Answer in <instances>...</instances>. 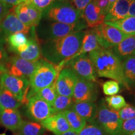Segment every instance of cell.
<instances>
[{
	"mask_svg": "<svg viewBox=\"0 0 135 135\" xmlns=\"http://www.w3.org/2000/svg\"><path fill=\"white\" fill-rule=\"evenodd\" d=\"M84 33L74 32L63 38L46 41L42 46V55L54 65L65 68L67 62L80 51Z\"/></svg>",
	"mask_w": 135,
	"mask_h": 135,
	"instance_id": "cell-1",
	"label": "cell"
},
{
	"mask_svg": "<svg viewBox=\"0 0 135 135\" xmlns=\"http://www.w3.org/2000/svg\"><path fill=\"white\" fill-rule=\"evenodd\" d=\"M88 58L98 77L114 80L129 89L124 78L121 60L111 49L99 48L88 54Z\"/></svg>",
	"mask_w": 135,
	"mask_h": 135,
	"instance_id": "cell-2",
	"label": "cell"
},
{
	"mask_svg": "<svg viewBox=\"0 0 135 135\" xmlns=\"http://www.w3.org/2000/svg\"><path fill=\"white\" fill-rule=\"evenodd\" d=\"M59 73L53 64L45 60H40L36 70L30 78V91L28 94V100L41 89L51 85L58 78Z\"/></svg>",
	"mask_w": 135,
	"mask_h": 135,
	"instance_id": "cell-3",
	"label": "cell"
},
{
	"mask_svg": "<svg viewBox=\"0 0 135 135\" xmlns=\"http://www.w3.org/2000/svg\"><path fill=\"white\" fill-rule=\"evenodd\" d=\"M46 20L55 22L73 25L83 20L82 13L68 2H61L51 5L45 11Z\"/></svg>",
	"mask_w": 135,
	"mask_h": 135,
	"instance_id": "cell-4",
	"label": "cell"
},
{
	"mask_svg": "<svg viewBox=\"0 0 135 135\" xmlns=\"http://www.w3.org/2000/svg\"><path fill=\"white\" fill-rule=\"evenodd\" d=\"M123 121L118 115V111L109 108L104 101L97 107L94 123L100 126L108 135H120Z\"/></svg>",
	"mask_w": 135,
	"mask_h": 135,
	"instance_id": "cell-5",
	"label": "cell"
},
{
	"mask_svg": "<svg viewBox=\"0 0 135 135\" xmlns=\"http://www.w3.org/2000/svg\"><path fill=\"white\" fill-rule=\"evenodd\" d=\"M0 83L22 103H27L29 93L30 82L27 78L17 77L4 71L0 74Z\"/></svg>",
	"mask_w": 135,
	"mask_h": 135,
	"instance_id": "cell-6",
	"label": "cell"
},
{
	"mask_svg": "<svg viewBox=\"0 0 135 135\" xmlns=\"http://www.w3.org/2000/svg\"><path fill=\"white\" fill-rule=\"evenodd\" d=\"M87 27L83 20L73 25L53 22L42 28L40 35L42 39L46 41L63 38L74 32L80 31Z\"/></svg>",
	"mask_w": 135,
	"mask_h": 135,
	"instance_id": "cell-7",
	"label": "cell"
},
{
	"mask_svg": "<svg viewBox=\"0 0 135 135\" xmlns=\"http://www.w3.org/2000/svg\"><path fill=\"white\" fill-rule=\"evenodd\" d=\"M40 63V60L32 62L24 60L18 56H15L8 60L4 68L5 71L9 75L17 77L30 78Z\"/></svg>",
	"mask_w": 135,
	"mask_h": 135,
	"instance_id": "cell-8",
	"label": "cell"
},
{
	"mask_svg": "<svg viewBox=\"0 0 135 135\" xmlns=\"http://www.w3.org/2000/svg\"><path fill=\"white\" fill-rule=\"evenodd\" d=\"M69 66L78 78L89 81L97 82V76L93 66L86 54L78 56L68 61L65 65V66Z\"/></svg>",
	"mask_w": 135,
	"mask_h": 135,
	"instance_id": "cell-9",
	"label": "cell"
},
{
	"mask_svg": "<svg viewBox=\"0 0 135 135\" xmlns=\"http://www.w3.org/2000/svg\"><path fill=\"white\" fill-rule=\"evenodd\" d=\"M94 30L98 36L99 44L102 48H113L128 37L120 30L104 23Z\"/></svg>",
	"mask_w": 135,
	"mask_h": 135,
	"instance_id": "cell-10",
	"label": "cell"
},
{
	"mask_svg": "<svg viewBox=\"0 0 135 135\" xmlns=\"http://www.w3.org/2000/svg\"><path fill=\"white\" fill-rule=\"evenodd\" d=\"M10 11H13L23 24L30 28L38 26L43 15V11L40 9L33 5L26 4L24 3H21L12 8Z\"/></svg>",
	"mask_w": 135,
	"mask_h": 135,
	"instance_id": "cell-11",
	"label": "cell"
},
{
	"mask_svg": "<svg viewBox=\"0 0 135 135\" xmlns=\"http://www.w3.org/2000/svg\"><path fill=\"white\" fill-rule=\"evenodd\" d=\"M27 111L32 119L40 122L56 114L51 104L36 96H33L28 99Z\"/></svg>",
	"mask_w": 135,
	"mask_h": 135,
	"instance_id": "cell-12",
	"label": "cell"
},
{
	"mask_svg": "<svg viewBox=\"0 0 135 135\" xmlns=\"http://www.w3.org/2000/svg\"><path fill=\"white\" fill-rule=\"evenodd\" d=\"M98 97V89L94 82L78 78L73 94L74 103L94 102Z\"/></svg>",
	"mask_w": 135,
	"mask_h": 135,
	"instance_id": "cell-13",
	"label": "cell"
},
{
	"mask_svg": "<svg viewBox=\"0 0 135 135\" xmlns=\"http://www.w3.org/2000/svg\"><path fill=\"white\" fill-rule=\"evenodd\" d=\"M30 28L23 24L13 11H9L0 21V36L7 38L10 35L17 33L26 35L29 33Z\"/></svg>",
	"mask_w": 135,
	"mask_h": 135,
	"instance_id": "cell-14",
	"label": "cell"
},
{
	"mask_svg": "<svg viewBox=\"0 0 135 135\" xmlns=\"http://www.w3.org/2000/svg\"><path fill=\"white\" fill-rule=\"evenodd\" d=\"M78 78L70 68H64L60 72L56 81V89L58 94L73 97Z\"/></svg>",
	"mask_w": 135,
	"mask_h": 135,
	"instance_id": "cell-15",
	"label": "cell"
},
{
	"mask_svg": "<svg viewBox=\"0 0 135 135\" xmlns=\"http://www.w3.org/2000/svg\"><path fill=\"white\" fill-rule=\"evenodd\" d=\"M41 125L56 135H61L71 130L66 119L61 112L53 114L43 121Z\"/></svg>",
	"mask_w": 135,
	"mask_h": 135,
	"instance_id": "cell-16",
	"label": "cell"
},
{
	"mask_svg": "<svg viewBox=\"0 0 135 135\" xmlns=\"http://www.w3.org/2000/svg\"><path fill=\"white\" fill-rule=\"evenodd\" d=\"M105 15L103 13L94 1H92L82 12V18L85 20L86 26L95 28L104 22Z\"/></svg>",
	"mask_w": 135,
	"mask_h": 135,
	"instance_id": "cell-17",
	"label": "cell"
},
{
	"mask_svg": "<svg viewBox=\"0 0 135 135\" xmlns=\"http://www.w3.org/2000/svg\"><path fill=\"white\" fill-rule=\"evenodd\" d=\"M131 2L130 0H116L109 6L104 18V22L118 21L128 16Z\"/></svg>",
	"mask_w": 135,
	"mask_h": 135,
	"instance_id": "cell-18",
	"label": "cell"
},
{
	"mask_svg": "<svg viewBox=\"0 0 135 135\" xmlns=\"http://www.w3.org/2000/svg\"><path fill=\"white\" fill-rule=\"evenodd\" d=\"M0 122L11 131L18 129L23 121L18 109H2L0 113Z\"/></svg>",
	"mask_w": 135,
	"mask_h": 135,
	"instance_id": "cell-19",
	"label": "cell"
},
{
	"mask_svg": "<svg viewBox=\"0 0 135 135\" xmlns=\"http://www.w3.org/2000/svg\"><path fill=\"white\" fill-rule=\"evenodd\" d=\"M99 48H102L99 44L98 36L94 28H93L92 30L85 31L82 40L80 50L71 59L75 58L78 56L90 53L93 51L97 50Z\"/></svg>",
	"mask_w": 135,
	"mask_h": 135,
	"instance_id": "cell-20",
	"label": "cell"
},
{
	"mask_svg": "<svg viewBox=\"0 0 135 135\" xmlns=\"http://www.w3.org/2000/svg\"><path fill=\"white\" fill-rule=\"evenodd\" d=\"M71 109L75 111L86 122L89 123L94 122L97 114V106L94 102L83 101L74 103Z\"/></svg>",
	"mask_w": 135,
	"mask_h": 135,
	"instance_id": "cell-21",
	"label": "cell"
},
{
	"mask_svg": "<svg viewBox=\"0 0 135 135\" xmlns=\"http://www.w3.org/2000/svg\"><path fill=\"white\" fill-rule=\"evenodd\" d=\"M113 51L121 59L135 55V36H128L116 46L111 48Z\"/></svg>",
	"mask_w": 135,
	"mask_h": 135,
	"instance_id": "cell-22",
	"label": "cell"
},
{
	"mask_svg": "<svg viewBox=\"0 0 135 135\" xmlns=\"http://www.w3.org/2000/svg\"><path fill=\"white\" fill-rule=\"evenodd\" d=\"M17 55L20 58L29 61L35 62L40 60L42 56L41 48L37 39L31 38L28 40V46L26 50Z\"/></svg>",
	"mask_w": 135,
	"mask_h": 135,
	"instance_id": "cell-23",
	"label": "cell"
},
{
	"mask_svg": "<svg viewBox=\"0 0 135 135\" xmlns=\"http://www.w3.org/2000/svg\"><path fill=\"white\" fill-rule=\"evenodd\" d=\"M104 23L117 28L128 36H135V16H127L118 21Z\"/></svg>",
	"mask_w": 135,
	"mask_h": 135,
	"instance_id": "cell-24",
	"label": "cell"
},
{
	"mask_svg": "<svg viewBox=\"0 0 135 135\" xmlns=\"http://www.w3.org/2000/svg\"><path fill=\"white\" fill-rule=\"evenodd\" d=\"M22 103L0 83V105L2 109H18Z\"/></svg>",
	"mask_w": 135,
	"mask_h": 135,
	"instance_id": "cell-25",
	"label": "cell"
},
{
	"mask_svg": "<svg viewBox=\"0 0 135 135\" xmlns=\"http://www.w3.org/2000/svg\"><path fill=\"white\" fill-rule=\"evenodd\" d=\"M68 123L71 130L78 134L86 125V121L71 109L61 112Z\"/></svg>",
	"mask_w": 135,
	"mask_h": 135,
	"instance_id": "cell-26",
	"label": "cell"
},
{
	"mask_svg": "<svg viewBox=\"0 0 135 135\" xmlns=\"http://www.w3.org/2000/svg\"><path fill=\"white\" fill-rule=\"evenodd\" d=\"M122 66L124 78L129 86L135 83V56H131L124 59Z\"/></svg>",
	"mask_w": 135,
	"mask_h": 135,
	"instance_id": "cell-27",
	"label": "cell"
},
{
	"mask_svg": "<svg viewBox=\"0 0 135 135\" xmlns=\"http://www.w3.org/2000/svg\"><path fill=\"white\" fill-rule=\"evenodd\" d=\"M18 130L17 135H41L43 127L38 123L23 121Z\"/></svg>",
	"mask_w": 135,
	"mask_h": 135,
	"instance_id": "cell-28",
	"label": "cell"
},
{
	"mask_svg": "<svg viewBox=\"0 0 135 135\" xmlns=\"http://www.w3.org/2000/svg\"><path fill=\"white\" fill-rule=\"evenodd\" d=\"M56 81L51 85L41 89V90L36 93L33 96H36L39 98L43 99L44 101H46L52 106L57 96L58 95L56 91Z\"/></svg>",
	"mask_w": 135,
	"mask_h": 135,
	"instance_id": "cell-29",
	"label": "cell"
},
{
	"mask_svg": "<svg viewBox=\"0 0 135 135\" xmlns=\"http://www.w3.org/2000/svg\"><path fill=\"white\" fill-rule=\"evenodd\" d=\"M73 104L74 101L72 97H65L58 94L52 104V107L55 113H58L63 112L67 109H70Z\"/></svg>",
	"mask_w": 135,
	"mask_h": 135,
	"instance_id": "cell-30",
	"label": "cell"
},
{
	"mask_svg": "<svg viewBox=\"0 0 135 135\" xmlns=\"http://www.w3.org/2000/svg\"><path fill=\"white\" fill-rule=\"evenodd\" d=\"M105 101L109 108L117 111L120 110L127 104L124 97L119 94L106 97Z\"/></svg>",
	"mask_w": 135,
	"mask_h": 135,
	"instance_id": "cell-31",
	"label": "cell"
},
{
	"mask_svg": "<svg viewBox=\"0 0 135 135\" xmlns=\"http://www.w3.org/2000/svg\"><path fill=\"white\" fill-rule=\"evenodd\" d=\"M7 41L11 48L14 49L15 51L17 48L28 43V40L25 34L23 33H17L8 36Z\"/></svg>",
	"mask_w": 135,
	"mask_h": 135,
	"instance_id": "cell-32",
	"label": "cell"
},
{
	"mask_svg": "<svg viewBox=\"0 0 135 135\" xmlns=\"http://www.w3.org/2000/svg\"><path fill=\"white\" fill-rule=\"evenodd\" d=\"M78 135H108L96 123H89L78 134Z\"/></svg>",
	"mask_w": 135,
	"mask_h": 135,
	"instance_id": "cell-33",
	"label": "cell"
},
{
	"mask_svg": "<svg viewBox=\"0 0 135 135\" xmlns=\"http://www.w3.org/2000/svg\"><path fill=\"white\" fill-rule=\"evenodd\" d=\"M120 91L119 83L114 80H109L103 84V91L107 96L115 95Z\"/></svg>",
	"mask_w": 135,
	"mask_h": 135,
	"instance_id": "cell-34",
	"label": "cell"
},
{
	"mask_svg": "<svg viewBox=\"0 0 135 135\" xmlns=\"http://www.w3.org/2000/svg\"><path fill=\"white\" fill-rule=\"evenodd\" d=\"M118 115L122 121L133 119L135 118V106L127 104L118 111Z\"/></svg>",
	"mask_w": 135,
	"mask_h": 135,
	"instance_id": "cell-35",
	"label": "cell"
},
{
	"mask_svg": "<svg viewBox=\"0 0 135 135\" xmlns=\"http://www.w3.org/2000/svg\"><path fill=\"white\" fill-rule=\"evenodd\" d=\"M135 131V118L122 122L120 135H130Z\"/></svg>",
	"mask_w": 135,
	"mask_h": 135,
	"instance_id": "cell-36",
	"label": "cell"
},
{
	"mask_svg": "<svg viewBox=\"0 0 135 135\" xmlns=\"http://www.w3.org/2000/svg\"><path fill=\"white\" fill-rule=\"evenodd\" d=\"M55 0H33L32 5L43 11L53 4Z\"/></svg>",
	"mask_w": 135,
	"mask_h": 135,
	"instance_id": "cell-37",
	"label": "cell"
},
{
	"mask_svg": "<svg viewBox=\"0 0 135 135\" xmlns=\"http://www.w3.org/2000/svg\"><path fill=\"white\" fill-rule=\"evenodd\" d=\"M93 0H71V4L76 9L82 13L85 8Z\"/></svg>",
	"mask_w": 135,
	"mask_h": 135,
	"instance_id": "cell-38",
	"label": "cell"
},
{
	"mask_svg": "<svg viewBox=\"0 0 135 135\" xmlns=\"http://www.w3.org/2000/svg\"><path fill=\"white\" fill-rule=\"evenodd\" d=\"M96 4L99 8L103 14L106 15L109 9V3L108 0H94Z\"/></svg>",
	"mask_w": 135,
	"mask_h": 135,
	"instance_id": "cell-39",
	"label": "cell"
},
{
	"mask_svg": "<svg viewBox=\"0 0 135 135\" xmlns=\"http://www.w3.org/2000/svg\"><path fill=\"white\" fill-rule=\"evenodd\" d=\"M9 12V8L0 0V21Z\"/></svg>",
	"mask_w": 135,
	"mask_h": 135,
	"instance_id": "cell-40",
	"label": "cell"
},
{
	"mask_svg": "<svg viewBox=\"0 0 135 135\" xmlns=\"http://www.w3.org/2000/svg\"><path fill=\"white\" fill-rule=\"evenodd\" d=\"M8 8H14L22 3V0H1Z\"/></svg>",
	"mask_w": 135,
	"mask_h": 135,
	"instance_id": "cell-41",
	"label": "cell"
},
{
	"mask_svg": "<svg viewBox=\"0 0 135 135\" xmlns=\"http://www.w3.org/2000/svg\"><path fill=\"white\" fill-rule=\"evenodd\" d=\"M128 16H135V0L131 1L129 5Z\"/></svg>",
	"mask_w": 135,
	"mask_h": 135,
	"instance_id": "cell-42",
	"label": "cell"
},
{
	"mask_svg": "<svg viewBox=\"0 0 135 135\" xmlns=\"http://www.w3.org/2000/svg\"><path fill=\"white\" fill-rule=\"evenodd\" d=\"M5 51L4 46H3V42L1 39H0V61L4 58Z\"/></svg>",
	"mask_w": 135,
	"mask_h": 135,
	"instance_id": "cell-43",
	"label": "cell"
},
{
	"mask_svg": "<svg viewBox=\"0 0 135 135\" xmlns=\"http://www.w3.org/2000/svg\"><path fill=\"white\" fill-rule=\"evenodd\" d=\"M61 135H78V134L77 133L74 132V131H73L71 130H70V131H67V132L63 133V134H61Z\"/></svg>",
	"mask_w": 135,
	"mask_h": 135,
	"instance_id": "cell-44",
	"label": "cell"
},
{
	"mask_svg": "<svg viewBox=\"0 0 135 135\" xmlns=\"http://www.w3.org/2000/svg\"><path fill=\"white\" fill-rule=\"evenodd\" d=\"M22 3H24L26 4H32L33 0H22Z\"/></svg>",
	"mask_w": 135,
	"mask_h": 135,
	"instance_id": "cell-45",
	"label": "cell"
},
{
	"mask_svg": "<svg viewBox=\"0 0 135 135\" xmlns=\"http://www.w3.org/2000/svg\"><path fill=\"white\" fill-rule=\"evenodd\" d=\"M108 3H109V6H110L112 4H113L116 0H108Z\"/></svg>",
	"mask_w": 135,
	"mask_h": 135,
	"instance_id": "cell-46",
	"label": "cell"
},
{
	"mask_svg": "<svg viewBox=\"0 0 135 135\" xmlns=\"http://www.w3.org/2000/svg\"><path fill=\"white\" fill-rule=\"evenodd\" d=\"M58 1H61V2H67V1H70V0H58Z\"/></svg>",
	"mask_w": 135,
	"mask_h": 135,
	"instance_id": "cell-47",
	"label": "cell"
},
{
	"mask_svg": "<svg viewBox=\"0 0 135 135\" xmlns=\"http://www.w3.org/2000/svg\"><path fill=\"white\" fill-rule=\"evenodd\" d=\"M1 110H2V108H1V105H0V113H1Z\"/></svg>",
	"mask_w": 135,
	"mask_h": 135,
	"instance_id": "cell-48",
	"label": "cell"
},
{
	"mask_svg": "<svg viewBox=\"0 0 135 135\" xmlns=\"http://www.w3.org/2000/svg\"><path fill=\"white\" fill-rule=\"evenodd\" d=\"M130 135H135V131H134V132H133L132 134H131Z\"/></svg>",
	"mask_w": 135,
	"mask_h": 135,
	"instance_id": "cell-49",
	"label": "cell"
},
{
	"mask_svg": "<svg viewBox=\"0 0 135 135\" xmlns=\"http://www.w3.org/2000/svg\"><path fill=\"white\" fill-rule=\"evenodd\" d=\"M0 135H6V134H1Z\"/></svg>",
	"mask_w": 135,
	"mask_h": 135,
	"instance_id": "cell-50",
	"label": "cell"
},
{
	"mask_svg": "<svg viewBox=\"0 0 135 135\" xmlns=\"http://www.w3.org/2000/svg\"><path fill=\"white\" fill-rule=\"evenodd\" d=\"M130 1H133V0H130Z\"/></svg>",
	"mask_w": 135,
	"mask_h": 135,
	"instance_id": "cell-51",
	"label": "cell"
},
{
	"mask_svg": "<svg viewBox=\"0 0 135 135\" xmlns=\"http://www.w3.org/2000/svg\"><path fill=\"white\" fill-rule=\"evenodd\" d=\"M93 1H94V0H93Z\"/></svg>",
	"mask_w": 135,
	"mask_h": 135,
	"instance_id": "cell-52",
	"label": "cell"
},
{
	"mask_svg": "<svg viewBox=\"0 0 135 135\" xmlns=\"http://www.w3.org/2000/svg\"><path fill=\"white\" fill-rule=\"evenodd\" d=\"M134 56H135V55H134Z\"/></svg>",
	"mask_w": 135,
	"mask_h": 135,
	"instance_id": "cell-53",
	"label": "cell"
}]
</instances>
